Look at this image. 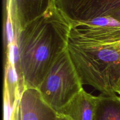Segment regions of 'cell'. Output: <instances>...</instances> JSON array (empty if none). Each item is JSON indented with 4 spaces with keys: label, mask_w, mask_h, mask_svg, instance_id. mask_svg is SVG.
Returning <instances> with one entry per match:
<instances>
[{
    "label": "cell",
    "mask_w": 120,
    "mask_h": 120,
    "mask_svg": "<svg viewBox=\"0 0 120 120\" xmlns=\"http://www.w3.org/2000/svg\"><path fill=\"white\" fill-rule=\"evenodd\" d=\"M67 49L82 84L102 94L116 93L120 79V22L109 17L73 22Z\"/></svg>",
    "instance_id": "cell-1"
},
{
    "label": "cell",
    "mask_w": 120,
    "mask_h": 120,
    "mask_svg": "<svg viewBox=\"0 0 120 120\" xmlns=\"http://www.w3.org/2000/svg\"><path fill=\"white\" fill-rule=\"evenodd\" d=\"M71 26L55 6L19 30L14 53L21 91L41 84L53 63L67 49Z\"/></svg>",
    "instance_id": "cell-2"
},
{
    "label": "cell",
    "mask_w": 120,
    "mask_h": 120,
    "mask_svg": "<svg viewBox=\"0 0 120 120\" xmlns=\"http://www.w3.org/2000/svg\"><path fill=\"white\" fill-rule=\"evenodd\" d=\"M68 49L53 63L37 89L43 100L58 112L83 88Z\"/></svg>",
    "instance_id": "cell-3"
},
{
    "label": "cell",
    "mask_w": 120,
    "mask_h": 120,
    "mask_svg": "<svg viewBox=\"0 0 120 120\" xmlns=\"http://www.w3.org/2000/svg\"><path fill=\"white\" fill-rule=\"evenodd\" d=\"M59 11L73 22L110 17L120 9V0H55Z\"/></svg>",
    "instance_id": "cell-4"
},
{
    "label": "cell",
    "mask_w": 120,
    "mask_h": 120,
    "mask_svg": "<svg viewBox=\"0 0 120 120\" xmlns=\"http://www.w3.org/2000/svg\"><path fill=\"white\" fill-rule=\"evenodd\" d=\"M13 120H62V117L45 103L37 89H24L16 100Z\"/></svg>",
    "instance_id": "cell-5"
},
{
    "label": "cell",
    "mask_w": 120,
    "mask_h": 120,
    "mask_svg": "<svg viewBox=\"0 0 120 120\" xmlns=\"http://www.w3.org/2000/svg\"><path fill=\"white\" fill-rule=\"evenodd\" d=\"M4 9L10 14L15 33L55 7V0H4Z\"/></svg>",
    "instance_id": "cell-6"
},
{
    "label": "cell",
    "mask_w": 120,
    "mask_h": 120,
    "mask_svg": "<svg viewBox=\"0 0 120 120\" xmlns=\"http://www.w3.org/2000/svg\"><path fill=\"white\" fill-rule=\"evenodd\" d=\"M97 100L83 89L57 112L66 120H94Z\"/></svg>",
    "instance_id": "cell-7"
},
{
    "label": "cell",
    "mask_w": 120,
    "mask_h": 120,
    "mask_svg": "<svg viewBox=\"0 0 120 120\" xmlns=\"http://www.w3.org/2000/svg\"><path fill=\"white\" fill-rule=\"evenodd\" d=\"M94 120H120V96L117 93L97 96Z\"/></svg>",
    "instance_id": "cell-8"
},
{
    "label": "cell",
    "mask_w": 120,
    "mask_h": 120,
    "mask_svg": "<svg viewBox=\"0 0 120 120\" xmlns=\"http://www.w3.org/2000/svg\"><path fill=\"white\" fill-rule=\"evenodd\" d=\"M114 91L116 93L118 94V95H120V79L119 80H118V83H117V85H116V87H115Z\"/></svg>",
    "instance_id": "cell-9"
},
{
    "label": "cell",
    "mask_w": 120,
    "mask_h": 120,
    "mask_svg": "<svg viewBox=\"0 0 120 120\" xmlns=\"http://www.w3.org/2000/svg\"><path fill=\"white\" fill-rule=\"evenodd\" d=\"M62 120H65V119H64V118H62Z\"/></svg>",
    "instance_id": "cell-10"
}]
</instances>
